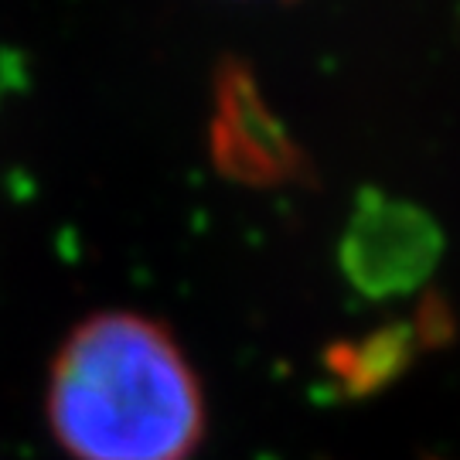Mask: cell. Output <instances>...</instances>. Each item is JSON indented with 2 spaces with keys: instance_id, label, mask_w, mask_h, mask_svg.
Returning a JSON list of instances; mask_svg holds the SVG:
<instances>
[{
  "instance_id": "cell-1",
  "label": "cell",
  "mask_w": 460,
  "mask_h": 460,
  "mask_svg": "<svg viewBox=\"0 0 460 460\" xmlns=\"http://www.w3.org/2000/svg\"><path fill=\"white\" fill-rule=\"evenodd\" d=\"M45 412L72 460H188L205 433L191 362L157 321L130 311L93 314L68 331Z\"/></svg>"
}]
</instances>
